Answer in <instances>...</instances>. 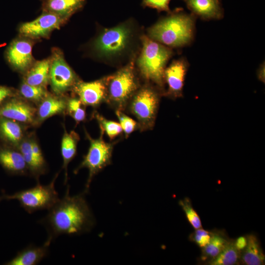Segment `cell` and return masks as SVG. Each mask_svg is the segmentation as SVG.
I'll return each mask as SVG.
<instances>
[{
  "mask_svg": "<svg viewBox=\"0 0 265 265\" xmlns=\"http://www.w3.org/2000/svg\"><path fill=\"white\" fill-rule=\"evenodd\" d=\"M85 193L71 196L68 186L64 197L48 210L41 220L48 232V238L53 241L61 235H80L92 229L95 219Z\"/></svg>",
  "mask_w": 265,
  "mask_h": 265,
  "instance_id": "cell-1",
  "label": "cell"
},
{
  "mask_svg": "<svg viewBox=\"0 0 265 265\" xmlns=\"http://www.w3.org/2000/svg\"><path fill=\"white\" fill-rule=\"evenodd\" d=\"M171 11L147 30V36L169 48H180L191 43L194 37L195 16L182 11Z\"/></svg>",
  "mask_w": 265,
  "mask_h": 265,
  "instance_id": "cell-2",
  "label": "cell"
},
{
  "mask_svg": "<svg viewBox=\"0 0 265 265\" xmlns=\"http://www.w3.org/2000/svg\"><path fill=\"white\" fill-rule=\"evenodd\" d=\"M141 48L136 60L137 73L145 82L156 86L163 96L164 72L173 54L170 48L153 40L147 35L141 36Z\"/></svg>",
  "mask_w": 265,
  "mask_h": 265,
  "instance_id": "cell-3",
  "label": "cell"
},
{
  "mask_svg": "<svg viewBox=\"0 0 265 265\" xmlns=\"http://www.w3.org/2000/svg\"><path fill=\"white\" fill-rule=\"evenodd\" d=\"M136 37V30L132 22L127 21L102 29L93 43V49L105 61L114 62L129 55Z\"/></svg>",
  "mask_w": 265,
  "mask_h": 265,
  "instance_id": "cell-4",
  "label": "cell"
},
{
  "mask_svg": "<svg viewBox=\"0 0 265 265\" xmlns=\"http://www.w3.org/2000/svg\"><path fill=\"white\" fill-rule=\"evenodd\" d=\"M141 85L133 57L116 72L106 76V103L115 110L124 111Z\"/></svg>",
  "mask_w": 265,
  "mask_h": 265,
  "instance_id": "cell-5",
  "label": "cell"
},
{
  "mask_svg": "<svg viewBox=\"0 0 265 265\" xmlns=\"http://www.w3.org/2000/svg\"><path fill=\"white\" fill-rule=\"evenodd\" d=\"M162 96L156 86L144 82L128 102L124 112L135 117L141 132L154 128Z\"/></svg>",
  "mask_w": 265,
  "mask_h": 265,
  "instance_id": "cell-6",
  "label": "cell"
},
{
  "mask_svg": "<svg viewBox=\"0 0 265 265\" xmlns=\"http://www.w3.org/2000/svg\"><path fill=\"white\" fill-rule=\"evenodd\" d=\"M58 175L56 173L51 183L47 185L38 184L35 186L12 195L0 196L2 200H16L21 207L27 212L50 209L59 199L55 188V182Z\"/></svg>",
  "mask_w": 265,
  "mask_h": 265,
  "instance_id": "cell-7",
  "label": "cell"
},
{
  "mask_svg": "<svg viewBox=\"0 0 265 265\" xmlns=\"http://www.w3.org/2000/svg\"><path fill=\"white\" fill-rule=\"evenodd\" d=\"M85 134L90 143L89 147L82 161L75 170L74 173H78L83 168L88 170V176L84 191L86 193L89 190L94 176L111 163L113 147L117 141L106 142L103 139L104 134L101 133L99 138L97 139L92 138L86 131Z\"/></svg>",
  "mask_w": 265,
  "mask_h": 265,
  "instance_id": "cell-8",
  "label": "cell"
},
{
  "mask_svg": "<svg viewBox=\"0 0 265 265\" xmlns=\"http://www.w3.org/2000/svg\"><path fill=\"white\" fill-rule=\"evenodd\" d=\"M49 81L52 90L57 95L73 88L79 81L62 54L58 51L54 52L51 60Z\"/></svg>",
  "mask_w": 265,
  "mask_h": 265,
  "instance_id": "cell-9",
  "label": "cell"
},
{
  "mask_svg": "<svg viewBox=\"0 0 265 265\" xmlns=\"http://www.w3.org/2000/svg\"><path fill=\"white\" fill-rule=\"evenodd\" d=\"M188 63L184 58L172 61L165 69L163 80L165 92L163 96L176 100L183 96V88Z\"/></svg>",
  "mask_w": 265,
  "mask_h": 265,
  "instance_id": "cell-10",
  "label": "cell"
},
{
  "mask_svg": "<svg viewBox=\"0 0 265 265\" xmlns=\"http://www.w3.org/2000/svg\"><path fill=\"white\" fill-rule=\"evenodd\" d=\"M66 20L50 12L44 11L35 20L23 24L20 33L31 38L45 37L53 30L59 28Z\"/></svg>",
  "mask_w": 265,
  "mask_h": 265,
  "instance_id": "cell-11",
  "label": "cell"
},
{
  "mask_svg": "<svg viewBox=\"0 0 265 265\" xmlns=\"http://www.w3.org/2000/svg\"><path fill=\"white\" fill-rule=\"evenodd\" d=\"M73 89L85 106L97 107L106 103V77L91 82L79 81Z\"/></svg>",
  "mask_w": 265,
  "mask_h": 265,
  "instance_id": "cell-12",
  "label": "cell"
},
{
  "mask_svg": "<svg viewBox=\"0 0 265 265\" xmlns=\"http://www.w3.org/2000/svg\"><path fill=\"white\" fill-rule=\"evenodd\" d=\"M0 117L18 122L32 123L35 120V109L20 100L8 99L0 105Z\"/></svg>",
  "mask_w": 265,
  "mask_h": 265,
  "instance_id": "cell-13",
  "label": "cell"
},
{
  "mask_svg": "<svg viewBox=\"0 0 265 265\" xmlns=\"http://www.w3.org/2000/svg\"><path fill=\"white\" fill-rule=\"evenodd\" d=\"M9 63L18 70L23 71L32 63V45L25 40H17L13 42L6 53Z\"/></svg>",
  "mask_w": 265,
  "mask_h": 265,
  "instance_id": "cell-14",
  "label": "cell"
},
{
  "mask_svg": "<svg viewBox=\"0 0 265 265\" xmlns=\"http://www.w3.org/2000/svg\"><path fill=\"white\" fill-rule=\"evenodd\" d=\"M191 13L205 20H219L223 10L219 0H183Z\"/></svg>",
  "mask_w": 265,
  "mask_h": 265,
  "instance_id": "cell-15",
  "label": "cell"
},
{
  "mask_svg": "<svg viewBox=\"0 0 265 265\" xmlns=\"http://www.w3.org/2000/svg\"><path fill=\"white\" fill-rule=\"evenodd\" d=\"M52 240L47 238L41 246L30 245L26 247L11 260L5 263L6 265H36L38 264L48 254Z\"/></svg>",
  "mask_w": 265,
  "mask_h": 265,
  "instance_id": "cell-16",
  "label": "cell"
},
{
  "mask_svg": "<svg viewBox=\"0 0 265 265\" xmlns=\"http://www.w3.org/2000/svg\"><path fill=\"white\" fill-rule=\"evenodd\" d=\"M0 164L12 174H25L28 169L21 152L9 148H0Z\"/></svg>",
  "mask_w": 265,
  "mask_h": 265,
  "instance_id": "cell-17",
  "label": "cell"
},
{
  "mask_svg": "<svg viewBox=\"0 0 265 265\" xmlns=\"http://www.w3.org/2000/svg\"><path fill=\"white\" fill-rule=\"evenodd\" d=\"M86 0H42L44 11L54 13L66 20L80 10Z\"/></svg>",
  "mask_w": 265,
  "mask_h": 265,
  "instance_id": "cell-18",
  "label": "cell"
},
{
  "mask_svg": "<svg viewBox=\"0 0 265 265\" xmlns=\"http://www.w3.org/2000/svg\"><path fill=\"white\" fill-rule=\"evenodd\" d=\"M79 140V136L75 132L73 131L68 133L64 129L61 140V153L63 159L62 167L65 170V184L68 180V165L77 154V144Z\"/></svg>",
  "mask_w": 265,
  "mask_h": 265,
  "instance_id": "cell-19",
  "label": "cell"
},
{
  "mask_svg": "<svg viewBox=\"0 0 265 265\" xmlns=\"http://www.w3.org/2000/svg\"><path fill=\"white\" fill-rule=\"evenodd\" d=\"M0 137L13 146H18L23 137V131L18 122L0 117Z\"/></svg>",
  "mask_w": 265,
  "mask_h": 265,
  "instance_id": "cell-20",
  "label": "cell"
},
{
  "mask_svg": "<svg viewBox=\"0 0 265 265\" xmlns=\"http://www.w3.org/2000/svg\"><path fill=\"white\" fill-rule=\"evenodd\" d=\"M246 238L247 244L241 256L242 262L247 265H264L265 256L257 237L250 235Z\"/></svg>",
  "mask_w": 265,
  "mask_h": 265,
  "instance_id": "cell-21",
  "label": "cell"
},
{
  "mask_svg": "<svg viewBox=\"0 0 265 265\" xmlns=\"http://www.w3.org/2000/svg\"><path fill=\"white\" fill-rule=\"evenodd\" d=\"M67 101L56 97H48L40 104L37 111L38 120L40 122L66 109Z\"/></svg>",
  "mask_w": 265,
  "mask_h": 265,
  "instance_id": "cell-22",
  "label": "cell"
},
{
  "mask_svg": "<svg viewBox=\"0 0 265 265\" xmlns=\"http://www.w3.org/2000/svg\"><path fill=\"white\" fill-rule=\"evenodd\" d=\"M51 60L45 59L37 62L28 71L25 82L28 84L44 87L49 80Z\"/></svg>",
  "mask_w": 265,
  "mask_h": 265,
  "instance_id": "cell-23",
  "label": "cell"
},
{
  "mask_svg": "<svg viewBox=\"0 0 265 265\" xmlns=\"http://www.w3.org/2000/svg\"><path fill=\"white\" fill-rule=\"evenodd\" d=\"M18 146L19 151L26 162L28 169L37 179L45 172L46 167L40 163L35 158L32 151L31 140L22 141Z\"/></svg>",
  "mask_w": 265,
  "mask_h": 265,
  "instance_id": "cell-24",
  "label": "cell"
},
{
  "mask_svg": "<svg viewBox=\"0 0 265 265\" xmlns=\"http://www.w3.org/2000/svg\"><path fill=\"white\" fill-rule=\"evenodd\" d=\"M239 255V250L234 243L229 241L219 254L208 263L210 265H233L237 263Z\"/></svg>",
  "mask_w": 265,
  "mask_h": 265,
  "instance_id": "cell-25",
  "label": "cell"
},
{
  "mask_svg": "<svg viewBox=\"0 0 265 265\" xmlns=\"http://www.w3.org/2000/svg\"><path fill=\"white\" fill-rule=\"evenodd\" d=\"M93 117L99 125L100 133H105L110 141L122 133V128L118 122L107 119L96 111L93 112Z\"/></svg>",
  "mask_w": 265,
  "mask_h": 265,
  "instance_id": "cell-26",
  "label": "cell"
},
{
  "mask_svg": "<svg viewBox=\"0 0 265 265\" xmlns=\"http://www.w3.org/2000/svg\"><path fill=\"white\" fill-rule=\"evenodd\" d=\"M229 241L222 235L218 233L211 234L209 243L203 248V258L211 260L217 256Z\"/></svg>",
  "mask_w": 265,
  "mask_h": 265,
  "instance_id": "cell-27",
  "label": "cell"
},
{
  "mask_svg": "<svg viewBox=\"0 0 265 265\" xmlns=\"http://www.w3.org/2000/svg\"><path fill=\"white\" fill-rule=\"evenodd\" d=\"M84 106L78 98H72L67 101L66 110L77 124L83 121L86 118Z\"/></svg>",
  "mask_w": 265,
  "mask_h": 265,
  "instance_id": "cell-28",
  "label": "cell"
},
{
  "mask_svg": "<svg viewBox=\"0 0 265 265\" xmlns=\"http://www.w3.org/2000/svg\"><path fill=\"white\" fill-rule=\"evenodd\" d=\"M20 91L25 98L35 102L42 101L47 96L44 87L31 85L25 82L21 85Z\"/></svg>",
  "mask_w": 265,
  "mask_h": 265,
  "instance_id": "cell-29",
  "label": "cell"
},
{
  "mask_svg": "<svg viewBox=\"0 0 265 265\" xmlns=\"http://www.w3.org/2000/svg\"><path fill=\"white\" fill-rule=\"evenodd\" d=\"M115 113L119 120L123 132L126 138L135 131L138 130V124L136 120L129 117L124 111L115 110Z\"/></svg>",
  "mask_w": 265,
  "mask_h": 265,
  "instance_id": "cell-30",
  "label": "cell"
},
{
  "mask_svg": "<svg viewBox=\"0 0 265 265\" xmlns=\"http://www.w3.org/2000/svg\"><path fill=\"white\" fill-rule=\"evenodd\" d=\"M179 205L185 212L186 217L192 226L195 229L202 228L200 218L192 207L189 199L186 198L184 200H180Z\"/></svg>",
  "mask_w": 265,
  "mask_h": 265,
  "instance_id": "cell-31",
  "label": "cell"
},
{
  "mask_svg": "<svg viewBox=\"0 0 265 265\" xmlns=\"http://www.w3.org/2000/svg\"><path fill=\"white\" fill-rule=\"evenodd\" d=\"M171 0H142V4L144 7L155 9L159 12L165 11L169 13L171 12L169 8V3Z\"/></svg>",
  "mask_w": 265,
  "mask_h": 265,
  "instance_id": "cell-32",
  "label": "cell"
},
{
  "mask_svg": "<svg viewBox=\"0 0 265 265\" xmlns=\"http://www.w3.org/2000/svg\"><path fill=\"white\" fill-rule=\"evenodd\" d=\"M211 237V234L209 231L199 228L196 229L193 240L200 247L204 248L209 243Z\"/></svg>",
  "mask_w": 265,
  "mask_h": 265,
  "instance_id": "cell-33",
  "label": "cell"
},
{
  "mask_svg": "<svg viewBox=\"0 0 265 265\" xmlns=\"http://www.w3.org/2000/svg\"><path fill=\"white\" fill-rule=\"evenodd\" d=\"M31 148L36 159L40 163L46 167V162L41 149L37 142L34 140H31Z\"/></svg>",
  "mask_w": 265,
  "mask_h": 265,
  "instance_id": "cell-34",
  "label": "cell"
},
{
  "mask_svg": "<svg viewBox=\"0 0 265 265\" xmlns=\"http://www.w3.org/2000/svg\"><path fill=\"white\" fill-rule=\"evenodd\" d=\"M13 95V92L10 88L0 85V105L8 100Z\"/></svg>",
  "mask_w": 265,
  "mask_h": 265,
  "instance_id": "cell-35",
  "label": "cell"
},
{
  "mask_svg": "<svg viewBox=\"0 0 265 265\" xmlns=\"http://www.w3.org/2000/svg\"><path fill=\"white\" fill-rule=\"evenodd\" d=\"M247 242L246 237L241 236L236 239L234 244L236 248L239 251L243 250L245 247Z\"/></svg>",
  "mask_w": 265,
  "mask_h": 265,
  "instance_id": "cell-36",
  "label": "cell"
},
{
  "mask_svg": "<svg viewBox=\"0 0 265 265\" xmlns=\"http://www.w3.org/2000/svg\"><path fill=\"white\" fill-rule=\"evenodd\" d=\"M257 77L258 79L262 82L265 83V64H262L259 67L257 72Z\"/></svg>",
  "mask_w": 265,
  "mask_h": 265,
  "instance_id": "cell-37",
  "label": "cell"
}]
</instances>
